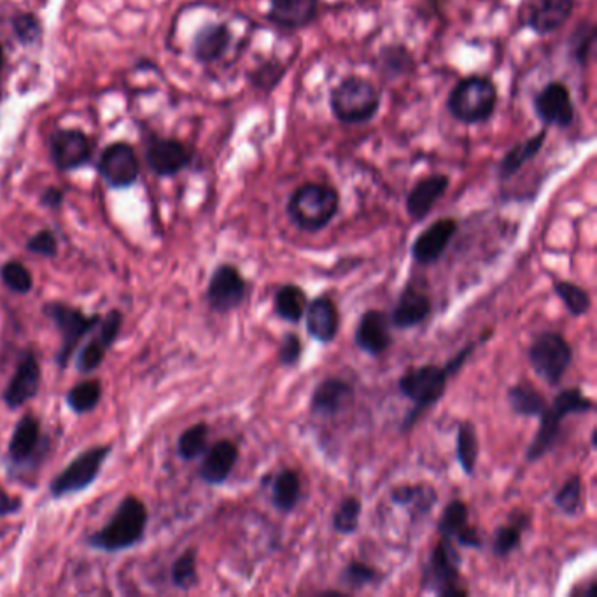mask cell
Instances as JSON below:
<instances>
[{"instance_id":"6da1fadb","label":"cell","mask_w":597,"mask_h":597,"mask_svg":"<svg viewBox=\"0 0 597 597\" xmlns=\"http://www.w3.org/2000/svg\"><path fill=\"white\" fill-rule=\"evenodd\" d=\"M148 508L137 496H125L106 526L88 536V547L106 554L135 547L144 540L148 527Z\"/></svg>"},{"instance_id":"7a4b0ae2","label":"cell","mask_w":597,"mask_h":597,"mask_svg":"<svg viewBox=\"0 0 597 597\" xmlns=\"http://www.w3.org/2000/svg\"><path fill=\"white\" fill-rule=\"evenodd\" d=\"M340 211V193L324 183L298 186L286 204L289 221L305 233H317L331 225Z\"/></svg>"},{"instance_id":"3957f363","label":"cell","mask_w":597,"mask_h":597,"mask_svg":"<svg viewBox=\"0 0 597 597\" xmlns=\"http://www.w3.org/2000/svg\"><path fill=\"white\" fill-rule=\"evenodd\" d=\"M328 102L338 123L354 127L375 120L382 106V93L370 79L347 76L331 88Z\"/></svg>"},{"instance_id":"277c9868","label":"cell","mask_w":597,"mask_h":597,"mask_svg":"<svg viewBox=\"0 0 597 597\" xmlns=\"http://www.w3.org/2000/svg\"><path fill=\"white\" fill-rule=\"evenodd\" d=\"M498 86L487 76H468L457 81L447 97L450 116L466 127L491 120L498 107Z\"/></svg>"},{"instance_id":"5b68a950","label":"cell","mask_w":597,"mask_h":597,"mask_svg":"<svg viewBox=\"0 0 597 597\" xmlns=\"http://www.w3.org/2000/svg\"><path fill=\"white\" fill-rule=\"evenodd\" d=\"M596 408L594 401L582 393L580 387L564 389L555 396L550 405L540 415V428L534 435L533 442L526 452L529 463H536L554 450L557 438L561 435V426L568 415L587 414Z\"/></svg>"},{"instance_id":"8992f818","label":"cell","mask_w":597,"mask_h":597,"mask_svg":"<svg viewBox=\"0 0 597 597\" xmlns=\"http://www.w3.org/2000/svg\"><path fill=\"white\" fill-rule=\"evenodd\" d=\"M449 379L450 375L445 366L440 365L417 366L401 375L398 391L414 403V408L408 412L405 421L401 422V433H407L414 428L421 415L442 400Z\"/></svg>"},{"instance_id":"52a82bcc","label":"cell","mask_w":597,"mask_h":597,"mask_svg":"<svg viewBox=\"0 0 597 597\" xmlns=\"http://www.w3.org/2000/svg\"><path fill=\"white\" fill-rule=\"evenodd\" d=\"M421 587L436 596H468V589L461 587V555L450 538L442 536L433 548L422 571Z\"/></svg>"},{"instance_id":"ba28073f","label":"cell","mask_w":597,"mask_h":597,"mask_svg":"<svg viewBox=\"0 0 597 597\" xmlns=\"http://www.w3.org/2000/svg\"><path fill=\"white\" fill-rule=\"evenodd\" d=\"M43 312L51 323L57 326L60 333V349L55 359H57L58 368L65 370L71 363L72 354L78 349L81 340L99 326L102 317L99 314L86 316L85 312L64 302L46 303Z\"/></svg>"},{"instance_id":"9c48e42d","label":"cell","mask_w":597,"mask_h":597,"mask_svg":"<svg viewBox=\"0 0 597 597\" xmlns=\"http://www.w3.org/2000/svg\"><path fill=\"white\" fill-rule=\"evenodd\" d=\"M527 359L534 373L548 386H559L573 363V347L561 333L541 331L529 345Z\"/></svg>"},{"instance_id":"30bf717a","label":"cell","mask_w":597,"mask_h":597,"mask_svg":"<svg viewBox=\"0 0 597 597\" xmlns=\"http://www.w3.org/2000/svg\"><path fill=\"white\" fill-rule=\"evenodd\" d=\"M113 452L111 445H95L81 452L74 461L50 482L51 498L62 499L69 494L85 491L99 478L102 466Z\"/></svg>"},{"instance_id":"8fae6325","label":"cell","mask_w":597,"mask_h":597,"mask_svg":"<svg viewBox=\"0 0 597 597\" xmlns=\"http://www.w3.org/2000/svg\"><path fill=\"white\" fill-rule=\"evenodd\" d=\"M533 109L536 118L545 128L566 130L575 121V102L568 86L562 81H548L547 85L534 95Z\"/></svg>"},{"instance_id":"7c38bea8","label":"cell","mask_w":597,"mask_h":597,"mask_svg":"<svg viewBox=\"0 0 597 597\" xmlns=\"http://www.w3.org/2000/svg\"><path fill=\"white\" fill-rule=\"evenodd\" d=\"M575 0H524L519 18L536 36H550L561 30L575 13Z\"/></svg>"},{"instance_id":"4fadbf2b","label":"cell","mask_w":597,"mask_h":597,"mask_svg":"<svg viewBox=\"0 0 597 597\" xmlns=\"http://www.w3.org/2000/svg\"><path fill=\"white\" fill-rule=\"evenodd\" d=\"M247 293L249 284L239 268L225 263L212 272L205 298L216 314H228L246 302Z\"/></svg>"},{"instance_id":"5bb4252c","label":"cell","mask_w":597,"mask_h":597,"mask_svg":"<svg viewBox=\"0 0 597 597\" xmlns=\"http://www.w3.org/2000/svg\"><path fill=\"white\" fill-rule=\"evenodd\" d=\"M97 170L109 188L127 190L139 179V160L130 144L114 142L102 151Z\"/></svg>"},{"instance_id":"9a60e30c","label":"cell","mask_w":597,"mask_h":597,"mask_svg":"<svg viewBox=\"0 0 597 597\" xmlns=\"http://www.w3.org/2000/svg\"><path fill=\"white\" fill-rule=\"evenodd\" d=\"M50 155L60 172H71L92 160L93 144L90 137L79 130H57L51 135Z\"/></svg>"},{"instance_id":"2e32d148","label":"cell","mask_w":597,"mask_h":597,"mask_svg":"<svg viewBox=\"0 0 597 597\" xmlns=\"http://www.w3.org/2000/svg\"><path fill=\"white\" fill-rule=\"evenodd\" d=\"M39 387H41V366L36 354L30 349L23 351L15 373L2 393V401L9 410H16L32 398H36Z\"/></svg>"},{"instance_id":"e0dca14e","label":"cell","mask_w":597,"mask_h":597,"mask_svg":"<svg viewBox=\"0 0 597 597\" xmlns=\"http://www.w3.org/2000/svg\"><path fill=\"white\" fill-rule=\"evenodd\" d=\"M457 228L459 223L456 218H440L431 223L426 230H422L412 244V258L415 263L422 267L435 265L456 237Z\"/></svg>"},{"instance_id":"ac0fdd59","label":"cell","mask_w":597,"mask_h":597,"mask_svg":"<svg viewBox=\"0 0 597 597\" xmlns=\"http://www.w3.org/2000/svg\"><path fill=\"white\" fill-rule=\"evenodd\" d=\"M321 0H268L267 20L282 32H298L314 25Z\"/></svg>"},{"instance_id":"d6986e66","label":"cell","mask_w":597,"mask_h":597,"mask_svg":"<svg viewBox=\"0 0 597 597\" xmlns=\"http://www.w3.org/2000/svg\"><path fill=\"white\" fill-rule=\"evenodd\" d=\"M193 151L177 139L156 137L146 148V163L156 176L174 177L190 167Z\"/></svg>"},{"instance_id":"ffe728a7","label":"cell","mask_w":597,"mask_h":597,"mask_svg":"<svg viewBox=\"0 0 597 597\" xmlns=\"http://www.w3.org/2000/svg\"><path fill=\"white\" fill-rule=\"evenodd\" d=\"M354 344L359 351L365 352L372 358H379L393 344L391 321L382 310H366L359 317L358 326L354 331Z\"/></svg>"},{"instance_id":"44dd1931","label":"cell","mask_w":597,"mask_h":597,"mask_svg":"<svg viewBox=\"0 0 597 597\" xmlns=\"http://www.w3.org/2000/svg\"><path fill=\"white\" fill-rule=\"evenodd\" d=\"M450 177L445 174H429L422 177L408 191L407 200H405V209H407L408 218L421 223L428 218L429 212L435 209V205L445 197L449 191Z\"/></svg>"},{"instance_id":"7402d4cb","label":"cell","mask_w":597,"mask_h":597,"mask_svg":"<svg viewBox=\"0 0 597 597\" xmlns=\"http://www.w3.org/2000/svg\"><path fill=\"white\" fill-rule=\"evenodd\" d=\"M354 387L340 377H328L319 382L310 396V412L316 417L331 419L354 401Z\"/></svg>"},{"instance_id":"603a6c76","label":"cell","mask_w":597,"mask_h":597,"mask_svg":"<svg viewBox=\"0 0 597 597\" xmlns=\"http://www.w3.org/2000/svg\"><path fill=\"white\" fill-rule=\"evenodd\" d=\"M303 317L307 333L319 344H331L337 338L340 314L337 303L328 296H317L312 302L307 303Z\"/></svg>"},{"instance_id":"cb8c5ba5","label":"cell","mask_w":597,"mask_h":597,"mask_svg":"<svg viewBox=\"0 0 597 597\" xmlns=\"http://www.w3.org/2000/svg\"><path fill=\"white\" fill-rule=\"evenodd\" d=\"M232 39V30L226 23H205L193 37L191 55L198 64H216L230 50Z\"/></svg>"},{"instance_id":"d4e9b609","label":"cell","mask_w":597,"mask_h":597,"mask_svg":"<svg viewBox=\"0 0 597 597\" xmlns=\"http://www.w3.org/2000/svg\"><path fill=\"white\" fill-rule=\"evenodd\" d=\"M239 461V447L232 440H219L211 449L205 450L204 459L198 468V477L207 485H223L232 475Z\"/></svg>"},{"instance_id":"484cf974","label":"cell","mask_w":597,"mask_h":597,"mask_svg":"<svg viewBox=\"0 0 597 597\" xmlns=\"http://www.w3.org/2000/svg\"><path fill=\"white\" fill-rule=\"evenodd\" d=\"M372 67L380 78L387 83H393V81L415 74L417 62H415L414 53L408 50L407 44L391 43L384 44L377 51Z\"/></svg>"},{"instance_id":"4316f807","label":"cell","mask_w":597,"mask_h":597,"mask_svg":"<svg viewBox=\"0 0 597 597\" xmlns=\"http://www.w3.org/2000/svg\"><path fill=\"white\" fill-rule=\"evenodd\" d=\"M41 440H43L41 422L37 421L32 414L23 415L22 419L16 422L15 431L9 440L8 459L11 464L15 466L29 464L41 447Z\"/></svg>"},{"instance_id":"83f0119b","label":"cell","mask_w":597,"mask_h":597,"mask_svg":"<svg viewBox=\"0 0 597 597\" xmlns=\"http://www.w3.org/2000/svg\"><path fill=\"white\" fill-rule=\"evenodd\" d=\"M431 314V300L426 293L414 286L403 289L398 303L391 314V324L396 330H412L415 326L424 323Z\"/></svg>"},{"instance_id":"f1b7e54d","label":"cell","mask_w":597,"mask_h":597,"mask_svg":"<svg viewBox=\"0 0 597 597\" xmlns=\"http://www.w3.org/2000/svg\"><path fill=\"white\" fill-rule=\"evenodd\" d=\"M547 135L548 130L543 127L538 134H534L526 141L513 144L512 148L508 149L505 156L501 158V162L498 163L499 179L508 181L513 176H517L520 170L524 169L526 163L533 162L534 158L540 155L541 148L545 146Z\"/></svg>"},{"instance_id":"f546056e","label":"cell","mask_w":597,"mask_h":597,"mask_svg":"<svg viewBox=\"0 0 597 597\" xmlns=\"http://www.w3.org/2000/svg\"><path fill=\"white\" fill-rule=\"evenodd\" d=\"M389 499L396 506L408 508L410 513L417 515H428L435 508L438 501V492L431 484H403L394 487Z\"/></svg>"},{"instance_id":"4dcf8cb0","label":"cell","mask_w":597,"mask_h":597,"mask_svg":"<svg viewBox=\"0 0 597 597\" xmlns=\"http://www.w3.org/2000/svg\"><path fill=\"white\" fill-rule=\"evenodd\" d=\"M307 293L298 284H284L275 291L274 312L275 316L286 323H300L307 309Z\"/></svg>"},{"instance_id":"1f68e13d","label":"cell","mask_w":597,"mask_h":597,"mask_svg":"<svg viewBox=\"0 0 597 597\" xmlns=\"http://www.w3.org/2000/svg\"><path fill=\"white\" fill-rule=\"evenodd\" d=\"M302 499V478L295 470H282L272 482V505L281 513H291Z\"/></svg>"},{"instance_id":"d6a6232c","label":"cell","mask_w":597,"mask_h":597,"mask_svg":"<svg viewBox=\"0 0 597 597\" xmlns=\"http://www.w3.org/2000/svg\"><path fill=\"white\" fill-rule=\"evenodd\" d=\"M478 454H480V445H478L475 424L471 421L459 422L457 424L456 435V459L466 477H473L475 475Z\"/></svg>"},{"instance_id":"836d02e7","label":"cell","mask_w":597,"mask_h":597,"mask_svg":"<svg viewBox=\"0 0 597 597\" xmlns=\"http://www.w3.org/2000/svg\"><path fill=\"white\" fill-rule=\"evenodd\" d=\"M506 400L513 414L520 417H540L547 407L545 396L533 384H526V382L508 387Z\"/></svg>"},{"instance_id":"e575fe53","label":"cell","mask_w":597,"mask_h":597,"mask_svg":"<svg viewBox=\"0 0 597 597\" xmlns=\"http://www.w3.org/2000/svg\"><path fill=\"white\" fill-rule=\"evenodd\" d=\"M288 74V65L277 57L267 58L254 67L247 74V81L254 90L263 93H272L279 88Z\"/></svg>"},{"instance_id":"d590c367","label":"cell","mask_w":597,"mask_h":597,"mask_svg":"<svg viewBox=\"0 0 597 597\" xmlns=\"http://www.w3.org/2000/svg\"><path fill=\"white\" fill-rule=\"evenodd\" d=\"M596 27L592 22H582L576 25L573 34L568 39L569 58L575 62L580 69H585L594 55L596 46Z\"/></svg>"},{"instance_id":"8d00e7d4","label":"cell","mask_w":597,"mask_h":597,"mask_svg":"<svg viewBox=\"0 0 597 597\" xmlns=\"http://www.w3.org/2000/svg\"><path fill=\"white\" fill-rule=\"evenodd\" d=\"M527 517L522 513L515 515L508 524L505 526H499L494 531L492 536V554L499 557V559H505L508 555L512 554L513 550H517L520 547V541H522V531L526 529Z\"/></svg>"},{"instance_id":"74e56055","label":"cell","mask_w":597,"mask_h":597,"mask_svg":"<svg viewBox=\"0 0 597 597\" xmlns=\"http://www.w3.org/2000/svg\"><path fill=\"white\" fill-rule=\"evenodd\" d=\"M102 394H104V389H102L100 380H83L67 393V405L74 414H90L99 407Z\"/></svg>"},{"instance_id":"f35d334b","label":"cell","mask_w":597,"mask_h":597,"mask_svg":"<svg viewBox=\"0 0 597 597\" xmlns=\"http://www.w3.org/2000/svg\"><path fill=\"white\" fill-rule=\"evenodd\" d=\"M209 442V424L197 422L188 429H184L177 440V456L183 461H193L205 454Z\"/></svg>"},{"instance_id":"ab89813d","label":"cell","mask_w":597,"mask_h":597,"mask_svg":"<svg viewBox=\"0 0 597 597\" xmlns=\"http://www.w3.org/2000/svg\"><path fill=\"white\" fill-rule=\"evenodd\" d=\"M380 578L379 569L365 562L352 561L340 571L338 583L347 590H363L379 583Z\"/></svg>"},{"instance_id":"60d3db41","label":"cell","mask_w":597,"mask_h":597,"mask_svg":"<svg viewBox=\"0 0 597 597\" xmlns=\"http://www.w3.org/2000/svg\"><path fill=\"white\" fill-rule=\"evenodd\" d=\"M554 293L561 298L564 307L573 317L585 316L592 307L589 293L575 282L555 281Z\"/></svg>"},{"instance_id":"b9f144b4","label":"cell","mask_w":597,"mask_h":597,"mask_svg":"<svg viewBox=\"0 0 597 597\" xmlns=\"http://www.w3.org/2000/svg\"><path fill=\"white\" fill-rule=\"evenodd\" d=\"M363 512V503L356 496H345L331 517V526L338 534H354L359 529V520Z\"/></svg>"},{"instance_id":"7bdbcfd3","label":"cell","mask_w":597,"mask_h":597,"mask_svg":"<svg viewBox=\"0 0 597 597\" xmlns=\"http://www.w3.org/2000/svg\"><path fill=\"white\" fill-rule=\"evenodd\" d=\"M468 524H470V508L463 499H452L449 505L445 506L436 529L443 538L454 540V536Z\"/></svg>"},{"instance_id":"ee69618b","label":"cell","mask_w":597,"mask_h":597,"mask_svg":"<svg viewBox=\"0 0 597 597\" xmlns=\"http://www.w3.org/2000/svg\"><path fill=\"white\" fill-rule=\"evenodd\" d=\"M170 578L174 587L179 590H191L197 587V550L195 548H188L177 557L170 568Z\"/></svg>"},{"instance_id":"f6af8a7d","label":"cell","mask_w":597,"mask_h":597,"mask_svg":"<svg viewBox=\"0 0 597 597\" xmlns=\"http://www.w3.org/2000/svg\"><path fill=\"white\" fill-rule=\"evenodd\" d=\"M0 281L16 295H29L34 289V277L22 261L11 260L0 267Z\"/></svg>"},{"instance_id":"bcb514c9","label":"cell","mask_w":597,"mask_h":597,"mask_svg":"<svg viewBox=\"0 0 597 597\" xmlns=\"http://www.w3.org/2000/svg\"><path fill=\"white\" fill-rule=\"evenodd\" d=\"M583 482L580 475H571V477L562 484L561 489L555 492L554 505L561 510L564 515H576L582 512L583 508Z\"/></svg>"},{"instance_id":"7dc6e473","label":"cell","mask_w":597,"mask_h":597,"mask_svg":"<svg viewBox=\"0 0 597 597\" xmlns=\"http://www.w3.org/2000/svg\"><path fill=\"white\" fill-rule=\"evenodd\" d=\"M109 349L106 345L100 342L99 337L92 338L88 344L81 347V351L78 352V358H76V370L81 375H88V373L97 372Z\"/></svg>"},{"instance_id":"c3c4849f","label":"cell","mask_w":597,"mask_h":597,"mask_svg":"<svg viewBox=\"0 0 597 597\" xmlns=\"http://www.w3.org/2000/svg\"><path fill=\"white\" fill-rule=\"evenodd\" d=\"M13 30H15L16 39L20 41L22 46H32V44L39 43L41 37H43L41 22L30 13L15 16L13 18Z\"/></svg>"},{"instance_id":"681fc988","label":"cell","mask_w":597,"mask_h":597,"mask_svg":"<svg viewBox=\"0 0 597 597\" xmlns=\"http://www.w3.org/2000/svg\"><path fill=\"white\" fill-rule=\"evenodd\" d=\"M25 249L29 253L37 254V256H43V258H57L58 256V240L55 237V233L50 230H41L36 235H32Z\"/></svg>"},{"instance_id":"f907efd6","label":"cell","mask_w":597,"mask_h":597,"mask_svg":"<svg viewBox=\"0 0 597 597\" xmlns=\"http://www.w3.org/2000/svg\"><path fill=\"white\" fill-rule=\"evenodd\" d=\"M121 326H123V314L118 309L109 310L107 316L100 319L97 337L107 349H111L116 338L120 337Z\"/></svg>"},{"instance_id":"816d5d0a","label":"cell","mask_w":597,"mask_h":597,"mask_svg":"<svg viewBox=\"0 0 597 597\" xmlns=\"http://www.w3.org/2000/svg\"><path fill=\"white\" fill-rule=\"evenodd\" d=\"M303 354V345L300 337L296 333H286L282 338L281 345H279V352H277V359L282 366H296L300 363Z\"/></svg>"},{"instance_id":"f5cc1de1","label":"cell","mask_w":597,"mask_h":597,"mask_svg":"<svg viewBox=\"0 0 597 597\" xmlns=\"http://www.w3.org/2000/svg\"><path fill=\"white\" fill-rule=\"evenodd\" d=\"M454 543H457L459 547L464 548H482V538H480V534H478L477 529L475 527H471L470 524L461 529L459 533L454 536Z\"/></svg>"},{"instance_id":"db71d44e","label":"cell","mask_w":597,"mask_h":597,"mask_svg":"<svg viewBox=\"0 0 597 597\" xmlns=\"http://www.w3.org/2000/svg\"><path fill=\"white\" fill-rule=\"evenodd\" d=\"M23 501L18 496H11L8 491H4L0 487V517H8V515H16L22 512Z\"/></svg>"},{"instance_id":"11a10c76","label":"cell","mask_w":597,"mask_h":597,"mask_svg":"<svg viewBox=\"0 0 597 597\" xmlns=\"http://www.w3.org/2000/svg\"><path fill=\"white\" fill-rule=\"evenodd\" d=\"M477 345L478 342H471V344L463 347V349L459 351V354H456L454 358L450 359V361H447V363L443 365L445 366V370H447V373H449L450 377H452V375H456V373L463 368L464 363L468 361V358H470L471 354H473L475 349H477Z\"/></svg>"},{"instance_id":"9f6ffc18","label":"cell","mask_w":597,"mask_h":597,"mask_svg":"<svg viewBox=\"0 0 597 597\" xmlns=\"http://www.w3.org/2000/svg\"><path fill=\"white\" fill-rule=\"evenodd\" d=\"M62 202H64V191L60 190V188H55V186H51V188H48L41 195V205L46 207V209H51V211L60 209Z\"/></svg>"},{"instance_id":"6f0895ef","label":"cell","mask_w":597,"mask_h":597,"mask_svg":"<svg viewBox=\"0 0 597 597\" xmlns=\"http://www.w3.org/2000/svg\"><path fill=\"white\" fill-rule=\"evenodd\" d=\"M590 445H592V449L597 447V428L592 429V433H590Z\"/></svg>"},{"instance_id":"680465c9","label":"cell","mask_w":597,"mask_h":597,"mask_svg":"<svg viewBox=\"0 0 597 597\" xmlns=\"http://www.w3.org/2000/svg\"><path fill=\"white\" fill-rule=\"evenodd\" d=\"M2 65H4V50H2V46H0V69H2Z\"/></svg>"}]
</instances>
